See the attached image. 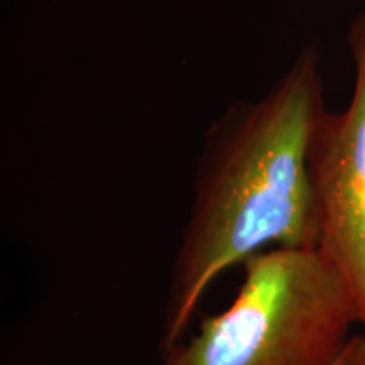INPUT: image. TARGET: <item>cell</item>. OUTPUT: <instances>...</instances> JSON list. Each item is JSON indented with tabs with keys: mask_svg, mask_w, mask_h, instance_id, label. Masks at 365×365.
<instances>
[{
	"mask_svg": "<svg viewBox=\"0 0 365 365\" xmlns=\"http://www.w3.org/2000/svg\"><path fill=\"white\" fill-rule=\"evenodd\" d=\"M331 365H365V336L354 335L344 354Z\"/></svg>",
	"mask_w": 365,
	"mask_h": 365,
	"instance_id": "cell-4",
	"label": "cell"
},
{
	"mask_svg": "<svg viewBox=\"0 0 365 365\" xmlns=\"http://www.w3.org/2000/svg\"><path fill=\"white\" fill-rule=\"evenodd\" d=\"M242 266L232 303L164 349L161 365H331L344 354L359 312L317 249H267Z\"/></svg>",
	"mask_w": 365,
	"mask_h": 365,
	"instance_id": "cell-2",
	"label": "cell"
},
{
	"mask_svg": "<svg viewBox=\"0 0 365 365\" xmlns=\"http://www.w3.org/2000/svg\"><path fill=\"white\" fill-rule=\"evenodd\" d=\"M355 61L352 102L345 112H323L308 150L317 250L335 269L365 327V12L349 31Z\"/></svg>",
	"mask_w": 365,
	"mask_h": 365,
	"instance_id": "cell-3",
	"label": "cell"
},
{
	"mask_svg": "<svg viewBox=\"0 0 365 365\" xmlns=\"http://www.w3.org/2000/svg\"><path fill=\"white\" fill-rule=\"evenodd\" d=\"M325 110L319 54L308 46L266 97L230 105L210 125L171 267L163 350L185 339L227 269L267 249H317L308 150Z\"/></svg>",
	"mask_w": 365,
	"mask_h": 365,
	"instance_id": "cell-1",
	"label": "cell"
}]
</instances>
